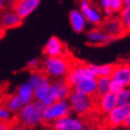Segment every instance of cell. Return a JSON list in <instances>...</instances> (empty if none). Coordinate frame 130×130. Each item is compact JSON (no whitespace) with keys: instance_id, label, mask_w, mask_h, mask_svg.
<instances>
[{"instance_id":"obj_1","label":"cell","mask_w":130,"mask_h":130,"mask_svg":"<svg viewBox=\"0 0 130 130\" xmlns=\"http://www.w3.org/2000/svg\"><path fill=\"white\" fill-rule=\"evenodd\" d=\"M73 61L65 55L60 57H46L42 63L43 73L48 78L64 79L73 66Z\"/></svg>"},{"instance_id":"obj_2","label":"cell","mask_w":130,"mask_h":130,"mask_svg":"<svg viewBox=\"0 0 130 130\" xmlns=\"http://www.w3.org/2000/svg\"><path fill=\"white\" fill-rule=\"evenodd\" d=\"M45 106L40 101L33 100L25 105L18 112V121L25 128L33 129L43 123V111Z\"/></svg>"},{"instance_id":"obj_3","label":"cell","mask_w":130,"mask_h":130,"mask_svg":"<svg viewBox=\"0 0 130 130\" xmlns=\"http://www.w3.org/2000/svg\"><path fill=\"white\" fill-rule=\"evenodd\" d=\"M70 112H72V109H70L68 100L59 99L50 105L45 106L44 111H43V122L52 124L59 118L70 114Z\"/></svg>"},{"instance_id":"obj_4","label":"cell","mask_w":130,"mask_h":130,"mask_svg":"<svg viewBox=\"0 0 130 130\" xmlns=\"http://www.w3.org/2000/svg\"><path fill=\"white\" fill-rule=\"evenodd\" d=\"M68 102L72 111L79 116H84L92 111L94 107L93 97L89 95H84L73 91L68 97Z\"/></svg>"},{"instance_id":"obj_5","label":"cell","mask_w":130,"mask_h":130,"mask_svg":"<svg viewBox=\"0 0 130 130\" xmlns=\"http://www.w3.org/2000/svg\"><path fill=\"white\" fill-rule=\"evenodd\" d=\"M34 100L40 101L44 106H48L58 100L51 89V82L47 76H45L34 88Z\"/></svg>"},{"instance_id":"obj_6","label":"cell","mask_w":130,"mask_h":130,"mask_svg":"<svg viewBox=\"0 0 130 130\" xmlns=\"http://www.w3.org/2000/svg\"><path fill=\"white\" fill-rule=\"evenodd\" d=\"M89 77H95V75L91 70L89 64H81V63H76L73 64L72 68L69 69V72L66 76L65 80L68 82V84L74 88V86L80 82L84 78Z\"/></svg>"},{"instance_id":"obj_7","label":"cell","mask_w":130,"mask_h":130,"mask_svg":"<svg viewBox=\"0 0 130 130\" xmlns=\"http://www.w3.org/2000/svg\"><path fill=\"white\" fill-rule=\"evenodd\" d=\"M129 106H120L117 105L112 111H110L106 115V124L109 128H118L121 126H124L127 113L129 110Z\"/></svg>"},{"instance_id":"obj_8","label":"cell","mask_w":130,"mask_h":130,"mask_svg":"<svg viewBox=\"0 0 130 130\" xmlns=\"http://www.w3.org/2000/svg\"><path fill=\"white\" fill-rule=\"evenodd\" d=\"M51 126L53 130H82L85 127L84 122L81 118L72 116L70 114L55 121Z\"/></svg>"},{"instance_id":"obj_9","label":"cell","mask_w":130,"mask_h":130,"mask_svg":"<svg viewBox=\"0 0 130 130\" xmlns=\"http://www.w3.org/2000/svg\"><path fill=\"white\" fill-rule=\"evenodd\" d=\"M86 40L88 43L94 46H105L108 44H111L116 39L111 35H109L106 31L102 30L100 27H96V28L90 30L86 33Z\"/></svg>"},{"instance_id":"obj_10","label":"cell","mask_w":130,"mask_h":130,"mask_svg":"<svg viewBox=\"0 0 130 130\" xmlns=\"http://www.w3.org/2000/svg\"><path fill=\"white\" fill-rule=\"evenodd\" d=\"M43 53L46 57H60L66 55V48L63 42L57 36H51L43 48Z\"/></svg>"},{"instance_id":"obj_11","label":"cell","mask_w":130,"mask_h":130,"mask_svg":"<svg viewBox=\"0 0 130 130\" xmlns=\"http://www.w3.org/2000/svg\"><path fill=\"white\" fill-rule=\"evenodd\" d=\"M100 28L106 31L108 34L115 37V39H120L122 37L124 34V30H123V26L121 24V20L120 18L117 17H114V16H111V17H107L106 20L104 21L102 20V23L100 24Z\"/></svg>"},{"instance_id":"obj_12","label":"cell","mask_w":130,"mask_h":130,"mask_svg":"<svg viewBox=\"0 0 130 130\" xmlns=\"http://www.w3.org/2000/svg\"><path fill=\"white\" fill-rule=\"evenodd\" d=\"M41 1L42 0H17L12 9L20 16V18L25 19L37 9Z\"/></svg>"},{"instance_id":"obj_13","label":"cell","mask_w":130,"mask_h":130,"mask_svg":"<svg viewBox=\"0 0 130 130\" xmlns=\"http://www.w3.org/2000/svg\"><path fill=\"white\" fill-rule=\"evenodd\" d=\"M23 18L12 10H4L3 12L0 13V26L2 27L3 30H9V29H14L19 27L23 24Z\"/></svg>"},{"instance_id":"obj_14","label":"cell","mask_w":130,"mask_h":130,"mask_svg":"<svg viewBox=\"0 0 130 130\" xmlns=\"http://www.w3.org/2000/svg\"><path fill=\"white\" fill-rule=\"evenodd\" d=\"M80 11L90 24L98 27L102 23L101 14L99 13L98 10H96L92 7L89 0H81L80 1Z\"/></svg>"},{"instance_id":"obj_15","label":"cell","mask_w":130,"mask_h":130,"mask_svg":"<svg viewBox=\"0 0 130 130\" xmlns=\"http://www.w3.org/2000/svg\"><path fill=\"white\" fill-rule=\"evenodd\" d=\"M111 79L121 82L125 88L130 86V64L121 63L115 64L114 70L111 75Z\"/></svg>"},{"instance_id":"obj_16","label":"cell","mask_w":130,"mask_h":130,"mask_svg":"<svg viewBox=\"0 0 130 130\" xmlns=\"http://www.w3.org/2000/svg\"><path fill=\"white\" fill-rule=\"evenodd\" d=\"M73 91H76L78 93L84 94V95H89L94 97L96 96L97 93V78L96 77H89V78H84L76 84Z\"/></svg>"},{"instance_id":"obj_17","label":"cell","mask_w":130,"mask_h":130,"mask_svg":"<svg viewBox=\"0 0 130 130\" xmlns=\"http://www.w3.org/2000/svg\"><path fill=\"white\" fill-rule=\"evenodd\" d=\"M97 108L98 111L104 115H107L110 111H112L117 106L116 101V94L114 93H107L102 96H98V100H97Z\"/></svg>"},{"instance_id":"obj_18","label":"cell","mask_w":130,"mask_h":130,"mask_svg":"<svg viewBox=\"0 0 130 130\" xmlns=\"http://www.w3.org/2000/svg\"><path fill=\"white\" fill-rule=\"evenodd\" d=\"M51 89L58 100L68 99L70 93L73 92V88L68 84L66 80L63 79H57L55 82H51Z\"/></svg>"},{"instance_id":"obj_19","label":"cell","mask_w":130,"mask_h":130,"mask_svg":"<svg viewBox=\"0 0 130 130\" xmlns=\"http://www.w3.org/2000/svg\"><path fill=\"white\" fill-rule=\"evenodd\" d=\"M69 23L73 30L76 33H82L86 28L88 20L85 19L83 14L79 10H72L69 12Z\"/></svg>"},{"instance_id":"obj_20","label":"cell","mask_w":130,"mask_h":130,"mask_svg":"<svg viewBox=\"0 0 130 130\" xmlns=\"http://www.w3.org/2000/svg\"><path fill=\"white\" fill-rule=\"evenodd\" d=\"M100 4L106 17H111L116 13H120L124 8L123 0H100Z\"/></svg>"},{"instance_id":"obj_21","label":"cell","mask_w":130,"mask_h":130,"mask_svg":"<svg viewBox=\"0 0 130 130\" xmlns=\"http://www.w3.org/2000/svg\"><path fill=\"white\" fill-rule=\"evenodd\" d=\"M15 93L20 97V99L23 100L25 105L34 100V88L28 81H26L24 83H20L17 86V89H16Z\"/></svg>"},{"instance_id":"obj_22","label":"cell","mask_w":130,"mask_h":130,"mask_svg":"<svg viewBox=\"0 0 130 130\" xmlns=\"http://www.w3.org/2000/svg\"><path fill=\"white\" fill-rule=\"evenodd\" d=\"M89 66L91 70L93 72L96 78L99 77H111V75L114 70L115 64H100V65H96V64H89Z\"/></svg>"},{"instance_id":"obj_23","label":"cell","mask_w":130,"mask_h":130,"mask_svg":"<svg viewBox=\"0 0 130 130\" xmlns=\"http://www.w3.org/2000/svg\"><path fill=\"white\" fill-rule=\"evenodd\" d=\"M4 106L7 107L12 113H14V114H16V113L18 114V112L21 110V108L25 106V104L23 102V100L20 99V97L15 93L13 95H11L9 98L5 100Z\"/></svg>"},{"instance_id":"obj_24","label":"cell","mask_w":130,"mask_h":130,"mask_svg":"<svg viewBox=\"0 0 130 130\" xmlns=\"http://www.w3.org/2000/svg\"><path fill=\"white\" fill-rule=\"evenodd\" d=\"M118 18L123 26L124 34L130 33V7H124L123 10L118 13Z\"/></svg>"},{"instance_id":"obj_25","label":"cell","mask_w":130,"mask_h":130,"mask_svg":"<svg viewBox=\"0 0 130 130\" xmlns=\"http://www.w3.org/2000/svg\"><path fill=\"white\" fill-rule=\"evenodd\" d=\"M111 77H99L97 78V93L96 96H102L110 92Z\"/></svg>"},{"instance_id":"obj_26","label":"cell","mask_w":130,"mask_h":130,"mask_svg":"<svg viewBox=\"0 0 130 130\" xmlns=\"http://www.w3.org/2000/svg\"><path fill=\"white\" fill-rule=\"evenodd\" d=\"M116 101L117 105L120 106H126L130 105V86L124 88L116 94Z\"/></svg>"},{"instance_id":"obj_27","label":"cell","mask_w":130,"mask_h":130,"mask_svg":"<svg viewBox=\"0 0 130 130\" xmlns=\"http://www.w3.org/2000/svg\"><path fill=\"white\" fill-rule=\"evenodd\" d=\"M45 74L44 73H42V72H37V70H32V73L30 74L29 76V78H28V82L33 86V88H35V86L39 84L41 81L43 80V78L45 77Z\"/></svg>"},{"instance_id":"obj_28","label":"cell","mask_w":130,"mask_h":130,"mask_svg":"<svg viewBox=\"0 0 130 130\" xmlns=\"http://www.w3.org/2000/svg\"><path fill=\"white\" fill-rule=\"evenodd\" d=\"M13 113L11 112L5 106H0V122L10 123L12 121Z\"/></svg>"},{"instance_id":"obj_29","label":"cell","mask_w":130,"mask_h":130,"mask_svg":"<svg viewBox=\"0 0 130 130\" xmlns=\"http://www.w3.org/2000/svg\"><path fill=\"white\" fill-rule=\"evenodd\" d=\"M125 86H124L121 82L118 81H115V80H112L111 79V83H110V92L111 93H114V94H117L120 91H122Z\"/></svg>"},{"instance_id":"obj_30","label":"cell","mask_w":130,"mask_h":130,"mask_svg":"<svg viewBox=\"0 0 130 130\" xmlns=\"http://www.w3.org/2000/svg\"><path fill=\"white\" fill-rule=\"evenodd\" d=\"M40 66H41V61H40V59H37V58L30 59V60L27 62V68L30 70H36Z\"/></svg>"},{"instance_id":"obj_31","label":"cell","mask_w":130,"mask_h":130,"mask_svg":"<svg viewBox=\"0 0 130 130\" xmlns=\"http://www.w3.org/2000/svg\"><path fill=\"white\" fill-rule=\"evenodd\" d=\"M7 8H9L7 0H0V13L3 12L4 10H7Z\"/></svg>"},{"instance_id":"obj_32","label":"cell","mask_w":130,"mask_h":130,"mask_svg":"<svg viewBox=\"0 0 130 130\" xmlns=\"http://www.w3.org/2000/svg\"><path fill=\"white\" fill-rule=\"evenodd\" d=\"M124 126L127 127V128H130V106H129V110H128V113H127L125 123H124Z\"/></svg>"},{"instance_id":"obj_33","label":"cell","mask_w":130,"mask_h":130,"mask_svg":"<svg viewBox=\"0 0 130 130\" xmlns=\"http://www.w3.org/2000/svg\"><path fill=\"white\" fill-rule=\"evenodd\" d=\"M11 129V125L10 123H3L0 122V130H10Z\"/></svg>"},{"instance_id":"obj_34","label":"cell","mask_w":130,"mask_h":130,"mask_svg":"<svg viewBox=\"0 0 130 130\" xmlns=\"http://www.w3.org/2000/svg\"><path fill=\"white\" fill-rule=\"evenodd\" d=\"M10 130H25V127L20 124V125H15V126H13V127H11Z\"/></svg>"},{"instance_id":"obj_35","label":"cell","mask_w":130,"mask_h":130,"mask_svg":"<svg viewBox=\"0 0 130 130\" xmlns=\"http://www.w3.org/2000/svg\"><path fill=\"white\" fill-rule=\"evenodd\" d=\"M17 1V0H7V3H8V7L9 8H12L13 5H14V3Z\"/></svg>"},{"instance_id":"obj_36","label":"cell","mask_w":130,"mask_h":130,"mask_svg":"<svg viewBox=\"0 0 130 130\" xmlns=\"http://www.w3.org/2000/svg\"><path fill=\"white\" fill-rule=\"evenodd\" d=\"M124 7H130V0H123Z\"/></svg>"},{"instance_id":"obj_37","label":"cell","mask_w":130,"mask_h":130,"mask_svg":"<svg viewBox=\"0 0 130 130\" xmlns=\"http://www.w3.org/2000/svg\"><path fill=\"white\" fill-rule=\"evenodd\" d=\"M3 31H4V30L2 29V27H1V26H0V35H1V34H2V32H3Z\"/></svg>"},{"instance_id":"obj_38","label":"cell","mask_w":130,"mask_h":130,"mask_svg":"<svg viewBox=\"0 0 130 130\" xmlns=\"http://www.w3.org/2000/svg\"><path fill=\"white\" fill-rule=\"evenodd\" d=\"M82 130H92V129H90V128H85V127H84Z\"/></svg>"}]
</instances>
